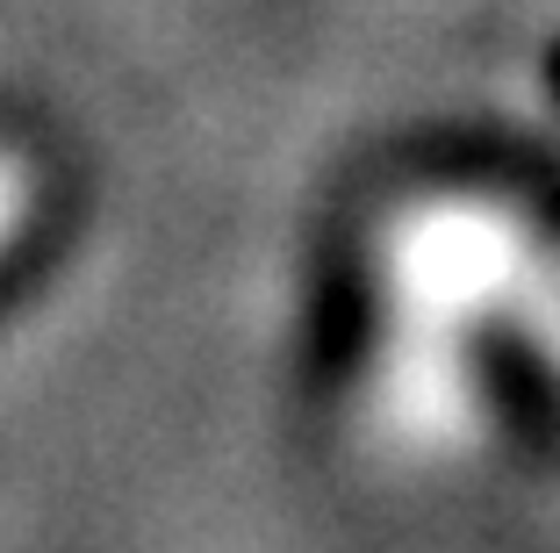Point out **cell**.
<instances>
[{"mask_svg": "<svg viewBox=\"0 0 560 553\" xmlns=\"http://www.w3.org/2000/svg\"><path fill=\"white\" fill-rule=\"evenodd\" d=\"M30 209H36V173H30V159H22V151L0 145V252L22 238Z\"/></svg>", "mask_w": 560, "mask_h": 553, "instance_id": "obj_1", "label": "cell"}]
</instances>
